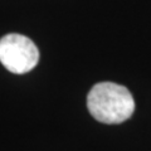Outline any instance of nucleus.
<instances>
[{"label": "nucleus", "instance_id": "nucleus-2", "mask_svg": "<svg viewBox=\"0 0 151 151\" xmlns=\"http://www.w3.org/2000/svg\"><path fill=\"white\" fill-rule=\"evenodd\" d=\"M39 60V50L25 35L12 33L0 39V62L12 73L32 70Z\"/></svg>", "mask_w": 151, "mask_h": 151}, {"label": "nucleus", "instance_id": "nucleus-1", "mask_svg": "<svg viewBox=\"0 0 151 151\" xmlns=\"http://www.w3.org/2000/svg\"><path fill=\"white\" fill-rule=\"evenodd\" d=\"M89 113L102 124H121L135 111V101L126 87L113 82L94 84L87 96Z\"/></svg>", "mask_w": 151, "mask_h": 151}]
</instances>
